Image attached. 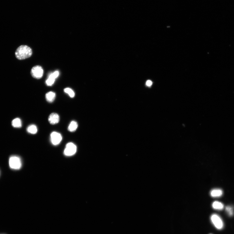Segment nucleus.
Instances as JSON below:
<instances>
[{"instance_id":"nucleus-14","label":"nucleus","mask_w":234,"mask_h":234,"mask_svg":"<svg viewBox=\"0 0 234 234\" xmlns=\"http://www.w3.org/2000/svg\"><path fill=\"white\" fill-rule=\"evenodd\" d=\"M64 92L68 94L69 96L71 98H74L75 96V93L74 91L70 88H66L64 90Z\"/></svg>"},{"instance_id":"nucleus-12","label":"nucleus","mask_w":234,"mask_h":234,"mask_svg":"<svg viewBox=\"0 0 234 234\" xmlns=\"http://www.w3.org/2000/svg\"><path fill=\"white\" fill-rule=\"evenodd\" d=\"M28 132L31 134H35L38 132V129L36 126L35 125H31L28 127L27 129Z\"/></svg>"},{"instance_id":"nucleus-13","label":"nucleus","mask_w":234,"mask_h":234,"mask_svg":"<svg viewBox=\"0 0 234 234\" xmlns=\"http://www.w3.org/2000/svg\"><path fill=\"white\" fill-rule=\"evenodd\" d=\"M212 206L214 209L216 210H221L224 208L223 204L221 202L217 201L214 202L212 204Z\"/></svg>"},{"instance_id":"nucleus-18","label":"nucleus","mask_w":234,"mask_h":234,"mask_svg":"<svg viewBox=\"0 0 234 234\" xmlns=\"http://www.w3.org/2000/svg\"><path fill=\"white\" fill-rule=\"evenodd\" d=\"M153 82L151 81H147L146 82V85L148 87L151 86Z\"/></svg>"},{"instance_id":"nucleus-16","label":"nucleus","mask_w":234,"mask_h":234,"mask_svg":"<svg viewBox=\"0 0 234 234\" xmlns=\"http://www.w3.org/2000/svg\"><path fill=\"white\" fill-rule=\"evenodd\" d=\"M226 211L229 216H232L233 215V209L231 206H227L226 208Z\"/></svg>"},{"instance_id":"nucleus-6","label":"nucleus","mask_w":234,"mask_h":234,"mask_svg":"<svg viewBox=\"0 0 234 234\" xmlns=\"http://www.w3.org/2000/svg\"><path fill=\"white\" fill-rule=\"evenodd\" d=\"M211 220L213 224L217 229H221L223 228V222L219 216L216 214H214L211 217Z\"/></svg>"},{"instance_id":"nucleus-1","label":"nucleus","mask_w":234,"mask_h":234,"mask_svg":"<svg viewBox=\"0 0 234 234\" xmlns=\"http://www.w3.org/2000/svg\"><path fill=\"white\" fill-rule=\"evenodd\" d=\"M32 54V50L29 47L26 45L19 46L15 53L16 57L20 60L29 58L31 56Z\"/></svg>"},{"instance_id":"nucleus-11","label":"nucleus","mask_w":234,"mask_h":234,"mask_svg":"<svg viewBox=\"0 0 234 234\" xmlns=\"http://www.w3.org/2000/svg\"><path fill=\"white\" fill-rule=\"evenodd\" d=\"M12 125L14 128H20L22 126V122L20 119L19 118H16L12 121Z\"/></svg>"},{"instance_id":"nucleus-9","label":"nucleus","mask_w":234,"mask_h":234,"mask_svg":"<svg viewBox=\"0 0 234 234\" xmlns=\"http://www.w3.org/2000/svg\"><path fill=\"white\" fill-rule=\"evenodd\" d=\"M45 97L47 102L50 103L52 102L55 100L56 94L53 92H50L46 93Z\"/></svg>"},{"instance_id":"nucleus-4","label":"nucleus","mask_w":234,"mask_h":234,"mask_svg":"<svg viewBox=\"0 0 234 234\" xmlns=\"http://www.w3.org/2000/svg\"><path fill=\"white\" fill-rule=\"evenodd\" d=\"M31 74L34 78L39 79L41 78L43 74V70L40 66H35L31 70Z\"/></svg>"},{"instance_id":"nucleus-15","label":"nucleus","mask_w":234,"mask_h":234,"mask_svg":"<svg viewBox=\"0 0 234 234\" xmlns=\"http://www.w3.org/2000/svg\"><path fill=\"white\" fill-rule=\"evenodd\" d=\"M55 79L51 77L50 76L46 81V84L47 86H52L54 83L55 81Z\"/></svg>"},{"instance_id":"nucleus-10","label":"nucleus","mask_w":234,"mask_h":234,"mask_svg":"<svg viewBox=\"0 0 234 234\" xmlns=\"http://www.w3.org/2000/svg\"><path fill=\"white\" fill-rule=\"evenodd\" d=\"M78 125L76 121L71 122L68 127V130L70 132H74L76 131L78 128Z\"/></svg>"},{"instance_id":"nucleus-7","label":"nucleus","mask_w":234,"mask_h":234,"mask_svg":"<svg viewBox=\"0 0 234 234\" xmlns=\"http://www.w3.org/2000/svg\"><path fill=\"white\" fill-rule=\"evenodd\" d=\"M48 120L51 125L57 124L59 121V117L57 114L53 113L49 116Z\"/></svg>"},{"instance_id":"nucleus-8","label":"nucleus","mask_w":234,"mask_h":234,"mask_svg":"<svg viewBox=\"0 0 234 234\" xmlns=\"http://www.w3.org/2000/svg\"><path fill=\"white\" fill-rule=\"evenodd\" d=\"M223 191L220 189H213L211 192V195L213 197H220L223 195Z\"/></svg>"},{"instance_id":"nucleus-2","label":"nucleus","mask_w":234,"mask_h":234,"mask_svg":"<svg viewBox=\"0 0 234 234\" xmlns=\"http://www.w3.org/2000/svg\"><path fill=\"white\" fill-rule=\"evenodd\" d=\"M9 164L11 169L18 170L20 169L22 165V161L20 158L17 156H12L9 159Z\"/></svg>"},{"instance_id":"nucleus-3","label":"nucleus","mask_w":234,"mask_h":234,"mask_svg":"<svg viewBox=\"0 0 234 234\" xmlns=\"http://www.w3.org/2000/svg\"><path fill=\"white\" fill-rule=\"evenodd\" d=\"M77 150V146L73 143L69 142L66 145L64 154L67 156H72L76 153Z\"/></svg>"},{"instance_id":"nucleus-5","label":"nucleus","mask_w":234,"mask_h":234,"mask_svg":"<svg viewBox=\"0 0 234 234\" xmlns=\"http://www.w3.org/2000/svg\"><path fill=\"white\" fill-rule=\"evenodd\" d=\"M50 141L54 145H57L60 144L62 140L61 134L57 132H53L50 134Z\"/></svg>"},{"instance_id":"nucleus-17","label":"nucleus","mask_w":234,"mask_h":234,"mask_svg":"<svg viewBox=\"0 0 234 234\" xmlns=\"http://www.w3.org/2000/svg\"><path fill=\"white\" fill-rule=\"evenodd\" d=\"M59 75V72L58 71H56L53 73L50 74L49 76L55 79L58 77Z\"/></svg>"}]
</instances>
